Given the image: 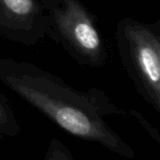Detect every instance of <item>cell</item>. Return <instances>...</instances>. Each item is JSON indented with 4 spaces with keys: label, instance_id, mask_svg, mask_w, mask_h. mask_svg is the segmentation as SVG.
I'll use <instances>...</instances> for the list:
<instances>
[{
    "label": "cell",
    "instance_id": "7a4b0ae2",
    "mask_svg": "<svg viewBox=\"0 0 160 160\" xmlns=\"http://www.w3.org/2000/svg\"><path fill=\"white\" fill-rule=\"evenodd\" d=\"M47 14L46 36L59 44L79 66L99 69L111 51L97 16L81 0H41Z\"/></svg>",
    "mask_w": 160,
    "mask_h": 160
},
{
    "label": "cell",
    "instance_id": "6da1fadb",
    "mask_svg": "<svg viewBox=\"0 0 160 160\" xmlns=\"http://www.w3.org/2000/svg\"><path fill=\"white\" fill-rule=\"evenodd\" d=\"M0 81L69 135L126 159L135 157L134 149L105 121V116H126V112L103 90L76 89L33 62L9 57L0 58Z\"/></svg>",
    "mask_w": 160,
    "mask_h": 160
},
{
    "label": "cell",
    "instance_id": "52a82bcc",
    "mask_svg": "<svg viewBox=\"0 0 160 160\" xmlns=\"http://www.w3.org/2000/svg\"><path fill=\"white\" fill-rule=\"evenodd\" d=\"M129 114H131V115L133 116L136 121H137L138 124H139L140 126L142 127V129H144V131L146 132L149 136H150L151 139L155 140L157 144H160V134H159V132H158L157 129H156L155 127H153L152 125H151L150 123H149L148 121H147L146 118H145L144 116H142V114L137 111V110L131 109V110H129Z\"/></svg>",
    "mask_w": 160,
    "mask_h": 160
},
{
    "label": "cell",
    "instance_id": "277c9868",
    "mask_svg": "<svg viewBox=\"0 0 160 160\" xmlns=\"http://www.w3.org/2000/svg\"><path fill=\"white\" fill-rule=\"evenodd\" d=\"M47 14L41 0H0V36L33 47L46 38Z\"/></svg>",
    "mask_w": 160,
    "mask_h": 160
},
{
    "label": "cell",
    "instance_id": "5b68a950",
    "mask_svg": "<svg viewBox=\"0 0 160 160\" xmlns=\"http://www.w3.org/2000/svg\"><path fill=\"white\" fill-rule=\"evenodd\" d=\"M21 132L17 116L10 100L0 92V139L3 137H14Z\"/></svg>",
    "mask_w": 160,
    "mask_h": 160
},
{
    "label": "cell",
    "instance_id": "3957f363",
    "mask_svg": "<svg viewBox=\"0 0 160 160\" xmlns=\"http://www.w3.org/2000/svg\"><path fill=\"white\" fill-rule=\"evenodd\" d=\"M115 41L122 66L138 94L160 113V20L121 19Z\"/></svg>",
    "mask_w": 160,
    "mask_h": 160
},
{
    "label": "cell",
    "instance_id": "8992f818",
    "mask_svg": "<svg viewBox=\"0 0 160 160\" xmlns=\"http://www.w3.org/2000/svg\"><path fill=\"white\" fill-rule=\"evenodd\" d=\"M45 160H73L71 150L57 138H52L45 153Z\"/></svg>",
    "mask_w": 160,
    "mask_h": 160
}]
</instances>
